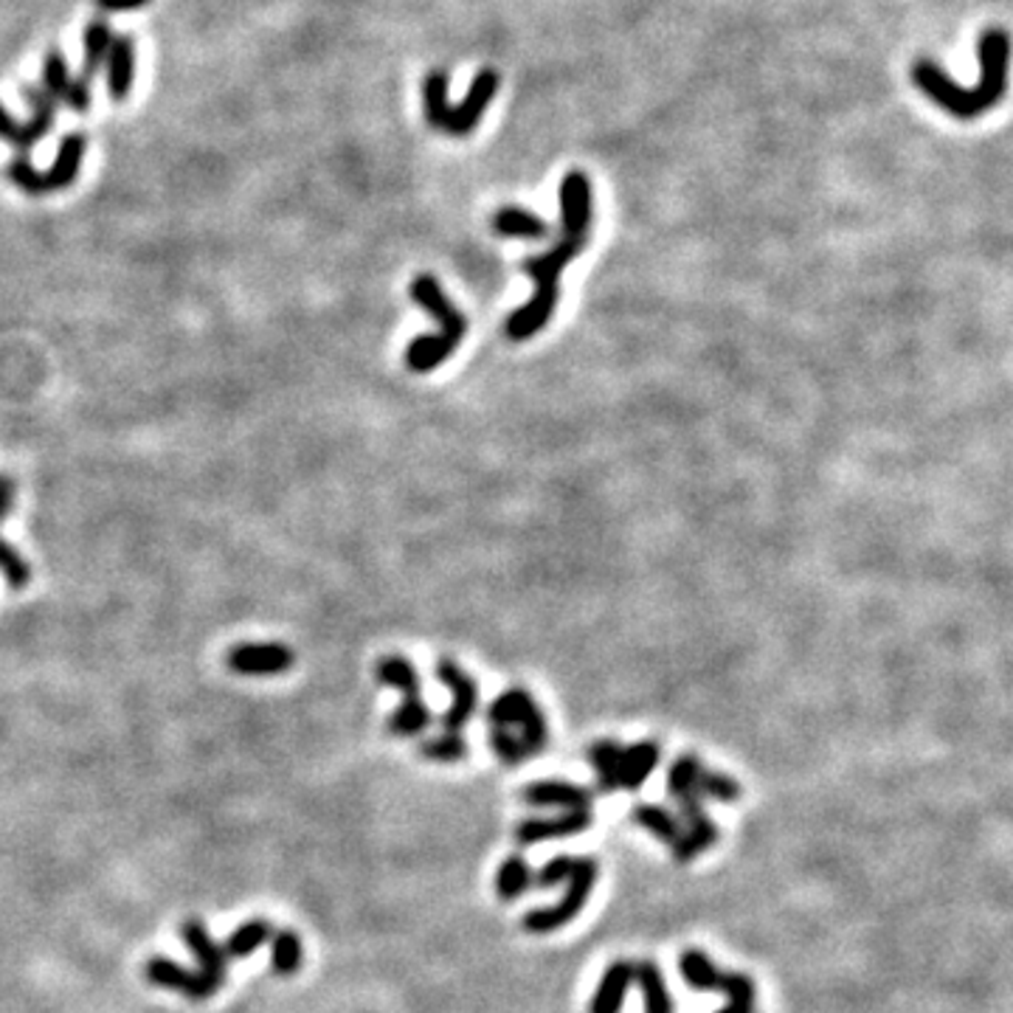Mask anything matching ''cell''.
I'll list each match as a JSON object with an SVG mask.
<instances>
[{
    "mask_svg": "<svg viewBox=\"0 0 1013 1013\" xmlns=\"http://www.w3.org/2000/svg\"><path fill=\"white\" fill-rule=\"evenodd\" d=\"M411 299L440 324V335H417L409 344V350H405V367L417 374L434 372L437 367L445 363V358H451L453 352L459 350L464 332H468V319H464L462 310L448 299L440 279L431 277V273L414 277V282H411Z\"/></svg>",
    "mask_w": 1013,
    "mask_h": 1013,
    "instance_id": "cell-3",
    "label": "cell"
},
{
    "mask_svg": "<svg viewBox=\"0 0 1013 1013\" xmlns=\"http://www.w3.org/2000/svg\"><path fill=\"white\" fill-rule=\"evenodd\" d=\"M572 870H574V859L566 856V853H561V856L549 859V862L538 870V875H532V884H538L541 890H552V886H561L563 881L572 875Z\"/></svg>",
    "mask_w": 1013,
    "mask_h": 1013,
    "instance_id": "cell-34",
    "label": "cell"
},
{
    "mask_svg": "<svg viewBox=\"0 0 1013 1013\" xmlns=\"http://www.w3.org/2000/svg\"><path fill=\"white\" fill-rule=\"evenodd\" d=\"M524 802L532 809L583 811L591 809V791L566 780H535L524 789Z\"/></svg>",
    "mask_w": 1013,
    "mask_h": 1013,
    "instance_id": "cell-14",
    "label": "cell"
},
{
    "mask_svg": "<svg viewBox=\"0 0 1013 1013\" xmlns=\"http://www.w3.org/2000/svg\"><path fill=\"white\" fill-rule=\"evenodd\" d=\"M14 504V482L9 477H0V521L7 519Z\"/></svg>",
    "mask_w": 1013,
    "mask_h": 1013,
    "instance_id": "cell-36",
    "label": "cell"
},
{
    "mask_svg": "<svg viewBox=\"0 0 1013 1013\" xmlns=\"http://www.w3.org/2000/svg\"><path fill=\"white\" fill-rule=\"evenodd\" d=\"M102 12L116 14V12H133V9H144L150 0H93Z\"/></svg>",
    "mask_w": 1013,
    "mask_h": 1013,
    "instance_id": "cell-35",
    "label": "cell"
},
{
    "mask_svg": "<svg viewBox=\"0 0 1013 1013\" xmlns=\"http://www.w3.org/2000/svg\"><path fill=\"white\" fill-rule=\"evenodd\" d=\"M532 867L526 864L524 856H510L501 862L499 873H495V893L501 901H513L519 895H524L532 886Z\"/></svg>",
    "mask_w": 1013,
    "mask_h": 1013,
    "instance_id": "cell-26",
    "label": "cell"
},
{
    "mask_svg": "<svg viewBox=\"0 0 1013 1013\" xmlns=\"http://www.w3.org/2000/svg\"><path fill=\"white\" fill-rule=\"evenodd\" d=\"M594 822L591 809L583 811H561L558 816H535V820H524L515 828V839L521 844H541V842H555V839H572L585 833Z\"/></svg>",
    "mask_w": 1013,
    "mask_h": 1013,
    "instance_id": "cell-13",
    "label": "cell"
},
{
    "mask_svg": "<svg viewBox=\"0 0 1013 1013\" xmlns=\"http://www.w3.org/2000/svg\"><path fill=\"white\" fill-rule=\"evenodd\" d=\"M701 769H704V763H701L699 758H693V754L675 758L673 766H670L668 772V794L673 796V800H682V796L693 794L695 785H699Z\"/></svg>",
    "mask_w": 1013,
    "mask_h": 1013,
    "instance_id": "cell-29",
    "label": "cell"
},
{
    "mask_svg": "<svg viewBox=\"0 0 1013 1013\" xmlns=\"http://www.w3.org/2000/svg\"><path fill=\"white\" fill-rule=\"evenodd\" d=\"M147 980L152 985H161V989L178 991V994L189 996V1000H209L220 991L218 983H211L209 977H203L200 971L183 969L181 963L169 957H152L144 969Z\"/></svg>",
    "mask_w": 1013,
    "mask_h": 1013,
    "instance_id": "cell-12",
    "label": "cell"
},
{
    "mask_svg": "<svg viewBox=\"0 0 1013 1013\" xmlns=\"http://www.w3.org/2000/svg\"><path fill=\"white\" fill-rule=\"evenodd\" d=\"M501 77L493 68H482L473 77L471 91L464 97L462 104L453 108L448 102V73L442 68L431 71L429 77L422 79V108H425V121L434 130H442L448 136H468L471 130H477V124L482 121V113L488 110V104L493 102L495 91H499Z\"/></svg>",
    "mask_w": 1013,
    "mask_h": 1013,
    "instance_id": "cell-4",
    "label": "cell"
},
{
    "mask_svg": "<svg viewBox=\"0 0 1013 1013\" xmlns=\"http://www.w3.org/2000/svg\"><path fill=\"white\" fill-rule=\"evenodd\" d=\"M715 991L724 994L730 1002H741V1005H754V996H758L754 980L749 974H741V971H721Z\"/></svg>",
    "mask_w": 1013,
    "mask_h": 1013,
    "instance_id": "cell-32",
    "label": "cell"
},
{
    "mask_svg": "<svg viewBox=\"0 0 1013 1013\" xmlns=\"http://www.w3.org/2000/svg\"><path fill=\"white\" fill-rule=\"evenodd\" d=\"M633 822L640 828H645L651 836H656L659 842H664L668 847H673V844L679 842V836H682V822H679V816L670 814L664 805L642 802V805L633 809Z\"/></svg>",
    "mask_w": 1013,
    "mask_h": 1013,
    "instance_id": "cell-23",
    "label": "cell"
},
{
    "mask_svg": "<svg viewBox=\"0 0 1013 1013\" xmlns=\"http://www.w3.org/2000/svg\"><path fill=\"white\" fill-rule=\"evenodd\" d=\"M1007 68V34L1000 29L985 31L980 40V77L977 88H960L952 77L941 71L932 60H917L912 66V79L935 104L957 119H977L983 110L994 108L1005 93Z\"/></svg>",
    "mask_w": 1013,
    "mask_h": 1013,
    "instance_id": "cell-2",
    "label": "cell"
},
{
    "mask_svg": "<svg viewBox=\"0 0 1013 1013\" xmlns=\"http://www.w3.org/2000/svg\"><path fill=\"white\" fill-rule=\"evenodd\" d=\"M715 1013H754V1005H741V1002H730V1005L721 1007V1011H715Z\"/></svg>",
    "mask_w": 1013,
    "mask_h": 1013,
    "instance_id": "cell-37",
    "label": "cell"
},
{
    "mask_svg": "<svg viewBox=\"0 0 1013 1013\" xmlns=\"http://www.w3.org/2000/svg\"><path fill=\"white\" fill-rule=\"evenodd\" d=\"M633 980L640 983L645 1013H673V996H670L668 983H664L656 963H651V960L633 963Z\"/></svg>",
    "mask_w": 1013,
    "mask_h": 1013,
    "instance_id": "cell-21",
    "label": "cell"
},
{
    "mask_svg": "<svg viewBox=\"0 0 1013 1013\" xmlns=\"http://www.w3.org/2000/svg\"><path fill=\"white\" fill-rule=\"evenodd\" d=\"M181 937H183V943L189 946V952L194 954V960H198L200 974H203V977H209L211 983L223 985V980H225V952H223V946H218V943H214V937L209 935V929H205L203 923L194 921V917H192V921H187L181 926Z\"/></svg>",
    "mask_w": 1013,
    "mask_h": 1013,
    "instance_id": "cell-16",
    "label": "cell"
},
{
    "mask_svg": "<svg viewBox=\"0 0 1013 1013\" xmlns=\"http://www.w3.org/2000/svg\"><path fill=\"white\" fill-rule=\"evenodd\" d=\"M380 684L400 690L403 701L398 710L389 715L387 732L394 738H414L422 730H429L431 724V710L429 704L420 699V673L414 664L403 656H383L374 668Z\"/></svg>",
    "mask_w": 1013,
    "mask_h": 1013,
    "instance_id": "cell-6",
    "label": "cell"
},
{
    "mask_svg": "<svg viewBox=\"0 0 1013 1013\" xmlns=\"http://www.w3.org/2000/svg\"><path fill=\"white\" fill-rule=\"evenodd\" d=\"M104 77H108V97L113 102H124L133 91L136 79V40L127 34H116L110 42L108 60H104Z\"/></svg>",
    "mask_w": 1013,
    "mask_h": 1013,
    "instance_id": "cell-15",
    "label": "cell"
},
{
    "mask_svg": "<svg viewBox=\"0 0 1013 1013\" xmlns=\"http://www.w3.org/2000/svg\"><path fill=\"white\" fill-rule=\"evenodd\" d=\"M488 726L490 732H499V735L519 743V746L524 749L526 758L541 754L549 743L546 715H543V710L538 706V701L521 688L506 690V693H501L499 699L490 704Z\"/></svg>",
    "mask_w": 1013,
    "mask_h": 1013,
    "instance_id": "cell-5",
    "label": "cell"
},
{
    "mask_svg": "<svg viewBox=\"0 0 1013 1013\" xmlns=\"http://www.w3.org/2000/svg\"><path fill=\"white\" fill-rule=\"evenodd\" d=\"M741 783L735 778L724 772H712V769H701L699 785H695V794L701 800H718V802H735L741 800Z\"/></svg>",
    "mask_w": 1013,
    "mask_h": 1013,
    "instance_id": "cell-30",
    "label": "cell"
},
{
    "mask_svg": "<svg viewBox=\"0 0 1013 1013\" xmlns=\"http://www.w3.org/2000/svg\"><path fill=\"white\" fill-rule=\"evenodd\" d=\"M420 754L434 760V763H459V760L468 758V743L459 732H442V735L422 741Z\"/></svg>",
    "mask_w": 1013,
    "mask_h": 1013,
    "instance_id": "cell-31",
    "label": "cell"
},
{
    "mask_svg": "<svg viewBox=\"0 0 1013 1013\" xmlns=\"http://www.w3.org/2000/svg\"><path fill=\"white\" fill-rule=\"evenodd\" d=\"M271 935L273 926L265 917H253V921L240 923V926L229 935V941H225V957H248V954H253L260 946H265V943L271 941Z\"/></svg>",
    "mask_w": 1013,
    "mask_h": 1013,
    "instance_id": "cell-24",
    "label": "cell"
},
{
    "mask_svg": "<svg viewBox=\"0 0 1013 1013\" xmlns=\"http://www.w3.org/2000/svg\"><path fill=\"white\" fill-rule=\"evenodd\" d=\"M620 758L622 746L616 741H598L589 749V760L598 774L600 794H614L620 791Z\"/></svg>",
    "mask_w": 1013,
    "mask_h": 1013,
    "instance_id": "cell-22",
    "label": "cell"
},
{
    "mask_svg": "<svg viewBox=\"0 0 1013 1013\" xmlns=\"http://www.w3.org/2000/svg\"><path fill=\"white\" fill-rule=\"evenodd\" d=\"M659 766V743L640 741L622 746L620 758V791H640Z\"/></svg>",
    "mask_w": 1013,
    "mask_h": 1013,
    "instance_id": "cell-18",
    "label": "cell"
},
{
    "mask_svg": "<svg viewBox=\"0 0 1013 1013\" xmlns=\"http://www.w3.org/2000/svg\"><path fill=\"white\" fill-rule=\"evenodd\" d=\"M23 97L31 108V119L26 124H20L3 104H0V141H7L18 150L20 158H29V152L34 150L37 141H42L46 136L54 130L57 121V102L34 84H26Z\"/></svg>",
    "mask_w": 1013,
    "mask_h": 1013,
    "instance_id": "cell-9",
    "label": "cell"
},
{
    "mask_svg": "<svg viewBox=\"0 0 1013 1013\" xmlns=\"http://www.w3.org/2000/svg\"><path fill=\"white\" fill-rule=\"evenodd\" d=\"M0 572L7 574L9 585H12L14 591L26 589V585H29V580H31L29 563H26L23 558H20L18 552H14V549L9 546L7 541H3V538H0Z\"/></svg>",
    "mask_w": 1013,
    "mask_h": 1013,
    "instance_id": "cell-33",
    "label": "cell"
},
{
    "mask_svg": "<svg viewBox=\"0 0 1013 1013\" xmlns=\"http://www.w3.org/2000/svg\"><path fill=\"white\" fill-rule=\"evenodd\" d=\"M84 147H88V139L84 133H68L66 139L60 141V150H57L54 163H51L49 172H37L31 167L29 158H12L7 163V178L20 189L23 194H31V198H42V194H54L60 189L73 187L77 181L79 169H82V158H84Z\"/></svg>",
    "mask_w": 1013,
    "mask_h": 1013,
    "instance_id": "cell-7",
    "label": "cell"
},
{
    "mask_svg": "<svg viewBox=\"0 0 1013 1013\" xmlns=\"http://www.w3.org/2000/svg\"><path fill=\"white\" fill-rule=\"evenodd\" d=\"M113 37H116L113 29H110V23L104 18H97L84 26L82 77H79L82 82L93 84L97 73L104 68V60H108V51H110V42H113Z\"/></svg>",
    "mask_w": 1013,
    "mask_h": 1013,
    "instance_id": "cell-19",
    "label": "cell"
},
{
    "mask_svg": "<svg viewBox=\"0 0 1013 1013\" xmlns=\"http://www.w3.org/2000/svg\"><path fill=\"white\" fill-rule=\"evenodd\" d=\"M679 971H682L684 983L690 985L693 991H715L718 989V977H721V969L706 957L701 949H688V952L679 957Z\"/></svg>",
    "mask_w": 1013,
    "mask_h": 1013,
    "instance_id": "cell-27",
    "label": "cell"
},
{
    "mask_svg": "<svg viewBox=\"0 0 1013 1013\" xmlns=\"http://www.w3.org/2000/svg\"><path fill=\"white\" fill-rule=\"evenodd\" d=\"M631 983H633V963H628V960H616V963H611L609 969L603 971V977H600L598 991H594V996H591L589 1013H620Z\"/></svg>",
    "mask_w": 1013,
    "mask_h": 1013,
    "instance_id": "cell-17",
    "label": "cell"
},
{
    "mask_svg": "<svg viewBox=\"0 0 1013 1013\" xmlns=\"http://www.w3.org/2000/svg\"><path fill=\"white\" fill-rule=\"evenodd\" d=\"M225 664L240 675H279L293 668L295 656L282 642H242L225 653Z\"/></svg>",
    "mask_w": 1013,
    "mask_h": 1013,
    "instance_id": "cell-11",
    "label": "cell"
},
{
    "mask_svg": "<svg viewBox=\"0 0 1013 1013\" xmlns=\"http://www.w3.org/2000/svg\"><path fill=\"white\" fill-rule=\"evenodd\" d=\"M598 875H600V864L594 862V859H589V856L574 859V870H572V875L566 879V893L558 899V904L526 912L524 915L526 932H532V935H549V932H558V929H563L566 923H572L574 917L583 912L591 890H594V884H598Z\"/></svg>",
    "mask_w": 1013,
    "mask_h": 1013,
    "instance_id": "cell-8",
    "label": "cell"
},
{
    "mask_svg": "<svg viewBox=\"0 0 1013 1013\" xmlns=\"http://www.w3.org/2000/svg\"><path fill=\"white\" fill-rule=\"evenodd\" d=\"M304 949L302 937L295 935L293 929H282L271 935V969L279 977H293L299 965H302Z\"/></svg>",
    "mask_w": 1013,
    "mask_h": 1013,
    "instance_id": "cell-25",
    "label": "cell"
},
{
    "mask_svg": "<svg viewBox=\"0 0 1013 1013\" xmlns=\"http://www.w3.org/2000/svg\"><path fill=\"white\" fill-rule=\"evenodd\" d=\"M73 88V77L68 73L66 57L57 49L42 57V91L49 93L54 102H68V93Z\"/></svg>",
    "mask_w": 1013,
    "mask_h": 1013,
    "instance_id": "cell-28",
    "label": "cell"
},
{
    "mask_svg": "<svg viewBox=\"0 0 1013 1013\" xmlns=\"http://www.w3.org/2000/svg\"><path fill=\"white\" fill-rule=\"evenodd\" d=\"M561 200V234L546 253H535L521 262V271L532 279L535 290L524 308L513 310L506 319V338L530 341L532 335L549 324L555 315L558 295H561V277L572 260L585 251L591 237V183L583 172H569L558 189Z\"/></svg>",
    "mask_w": 1013,
    "mask_h": 1013,
    "instance_id": "cell-1",
    "label": "cell"
},
{
    "mask_svg": "<svg viewBox=\"0 0 1013 1013\" xmlns=\"http://www.w3.org/2000/svg\"><path fill=\"white\" fill-rule=\"evenodd\" d=\"M437 675H440V682L451 690L453 701L445 712H442V730L445 732H459L468 721L473 718L479 706V684L468 670L459 668L457 662L451 659H440L437 664Z\"/></svg>",
    "mask_w": 1013,
    "mask_h": 1013,
    "instance_id": "cell-10",
    "label": "cell"
},
{
    "mask_svg": "<svg viewBox=\"0 0 1013 1013\" xmlns=\"http://www.w3.org/2000/svg\"><path fill=\"white\" fill-rule=\"evenodd\" d=\"M493 231L501 237H515V240H543L549 234V225L532 211L504 205L493 214Z\"/></svg>",
    "mask_w": 1013,
    "mask_h": 1013,
    "instance_id": "cell-20",
    "label": "cell"
}]
</instances>
